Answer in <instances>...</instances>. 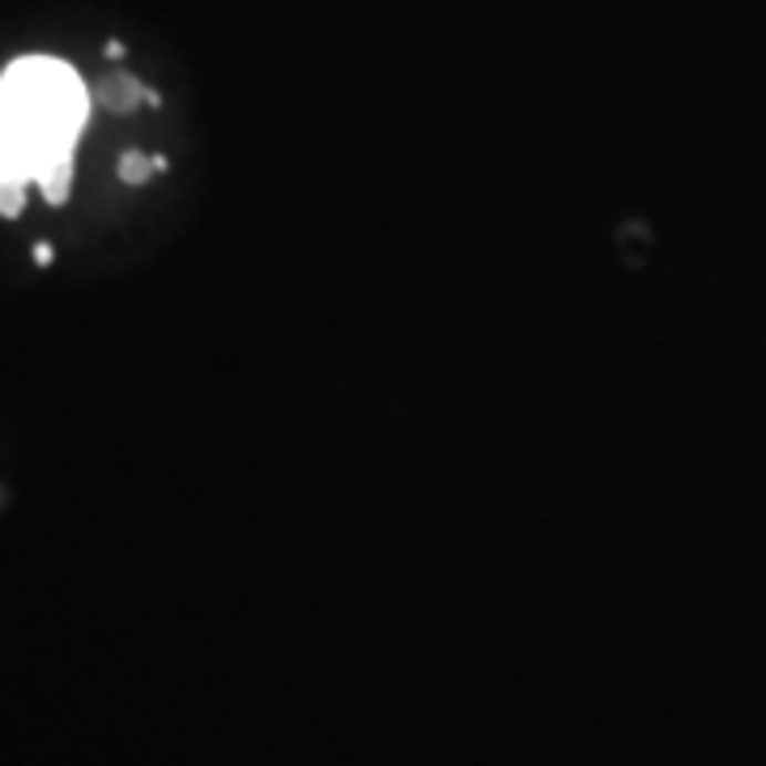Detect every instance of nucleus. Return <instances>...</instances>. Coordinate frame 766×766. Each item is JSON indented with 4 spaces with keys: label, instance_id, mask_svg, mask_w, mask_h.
Here are the masks:
<instances>
[{
    "label": "nucleus",
    "instance_id": "obj_1",
    "mask_svg": "<svg viewBox=\"0 0 766 766\" xmlns=\"http://www.w3.org/2000/svg\"><path fill=\"white\" fill-rule=\"evenodd\" d=\"M85 111L77 69L52 55L13 60L0 73V184H39L52 205H64Z\"/></svg>",
    "mask_w": 766,
    "mask_h": 766
},
{
    "label": "nucleus",
    "instance_id": "obj_2",
    "mask_svg": "<svg viewBox=\"0 0 766 766\" xmlns=\"http://www.w3.org/2000/svg\"><path fill=\"white\" fill-rule=\"evenodd\" d=\"M141 99H149V94H145L133 77H111V82H103V103H107V107L128 111V107H137Z\"/></svg>",
    "mask_w": 766,
    "mask_h": 766
},
{
    "label": "nucleus",
    "instance_id": "obj_3",
    "mask_svg": "<svg viewBox=\"0 0 766 766\" xmlns=\"http://www.w3.org/2000/svg\"><path fill=\"white\" fill-rule=\"evenodd\" d=\"M154 170H166L163 158H145V154H124V158H120V179L133 184V188H141Z\"/></svg>",
    "mask_w": 766,
    "mask_h": 766
},
{
    "label": "nucleus",
    "instance_id": "obj_4",
    "mask_svg": "<svg viewBox=\"0 0 766 766\" xmlns=\"http://www.w3.org/2000/svg\"><path fill=\"white\" fill-rule=\"evenodd\" d=\"M27 205V188L22 184H0V214L4 218H18Z\"/></svg>",
    "mask_w": 766,
    "mask_h": 766
},
{
    "label": "nucleus",
    "instance_id": "obj_5",
    "mask_svg": "<svg viewBox=\"0 0 766 766\" xmlns=\"http://www.w3.org/2000/svg\"><path fill=\"white\" fill-rule=\"evenodd\" d=\"M34 265H52V247H48V244L34 247Z\"/></svg>",
    "mask_w": 766,
    "mask_h": 766
}]
</instances>
